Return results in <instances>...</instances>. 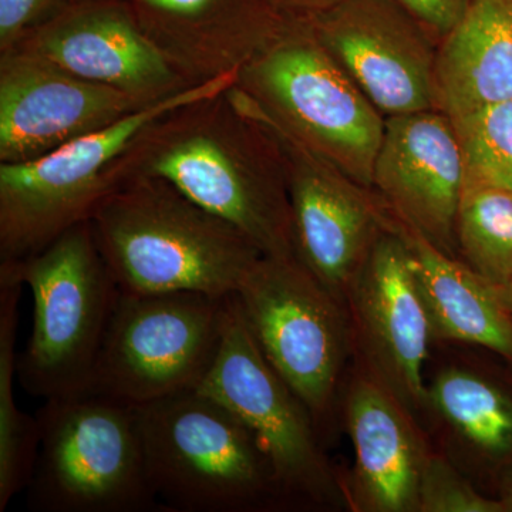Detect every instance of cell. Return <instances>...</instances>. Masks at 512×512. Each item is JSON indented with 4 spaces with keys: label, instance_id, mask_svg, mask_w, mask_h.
I'll use <instances>...</instances> for the list:
<instances>
[{
    "label": "cell",
    "instance_id": "1",
    "mask_svg": "<svg viewBox=\"0 0 512 512\" xmlns=\"http://www.w3.org/2000/svg\"><path fill=\"white\" fill-rule=\"evenodd\" d=\"M228 90L154 121L131 148L128 178L167 181L262 254L298 258L278 148Z\"/></svg>",
    "mask_w": 512,
    "mask_h": 512
},
{
    "label": "cell",
    "instance_id": "2",
    "mask_svg": "<svg viewBox=\"0 0 512 512\" xmlns=\"http://www.w3.org/2000/svg\"><path fill=\"white\" fill-rule=\"evenodd\" d=\"M120 292L237 293L264 256L238 228L160 178L131 177L89 220Z\"/></svg>",
    "mask_w": 512,
    "mask_h": 512
},
{
    "label": "cell",
    "instance_id": "3",
    "mask_svg": "<svg viewBox=\"0 0 512 512\" xmlns=\"http://www.w3.org/2000/svg\"><path fill=\"white\" fill-rule=\"evenodd\" d=\"M238 74L194 84L37 160L0 163V265L16 264L87 222L128 178L138 138L165 114L227 92Z\"/></svg>",
    "mask_w": 512,
    "mask_h": 512
},
{
    "label": "cell",
    "instance_id": "4",
    "mask_svg": "<svg viewBox=\"0 0 512 512\" xmlns=\"http://www.w3.org/2000/svg\"><path fill=\"white\" fill-rule=\"evenodd\" d=\"M0 281L29 286L33 328L18 356L20 386L43 400L89 392L120 289L89 221L37 254L0 265Z\"/></svg>",
    "mask_w": 512,
    "mask_h": 512
},
{
    "label": "cell",
    "instance_id": "5",
    "mask_svg": "<svg viewBox=\"0 0 512 512\" xmlns=\"http://www.w3.org/2000/svg\"><path fill=\"white\" fill-rule=\"evenodd\" d=\"M26 505L36 512L158 510L137 404L94 392L45 400Z\"/></svg>",
    "mask_w": 512,
    "mask_h": 512
},
{
    "label": "cell",
    "instance_id": "6",
    "mask_svg": "<svg viewBox=\"0 0 512 512\" xmlns=\"http://www.w3.org/2000/svg\"><path fill=\"white\" fill-rule=\"evenodd\" d=\"M138 413L163 510L248 511L285 493L252 431L214 397L187 390L138 404Z\"/></svg>",
    "mask_w": 512,
    "mask_h": 512
},
{
    "label": "cell",
    "instance_id": "7",
    "mask_svg": "<svg viewBox=\"0 0 512 512\" xmlns=\"http://www.w3.org/2000/svg\"><path fill=\"white\" fill-rule=\"evenodd\" d=\"M235 86L302 143L372 190L386 117L320 45L308 19L288 16L278 35L242 67Z\"/></svg>",
    "mask_w": 512,
    "mask_h": 512
},
{
    "label": "cell",
    "instance_id": "8",
    "mask_svg": "<svg viewBox=\"0 0 512 512\" xmlns=\"http://www.w3.org/2000/svg\"><path fill=\"white\" fill-rule=\"evenodd\" d=\"M229 298L120 292L89 392L138 406L198 389L221 348Z\"/></svg>",
    "mask_w": 512,
    "mask_h": 512
},
{
    "label": "cell",
    "instance_id": "9",
    "mask_svg": "<svg viewBox=\"0 0 512 512\" xmlns=\"http://www.w3.org/2000/svg\"><path fill=\"white\" fill-rule=\"evenodd\" d=\"M235 301L266 360L319 423L348 353V318L296 256H262Z\"/></svg>",
    "mask_w": 512,
    "mask_h": 512
},
{
    "label": "cell",
    "instance_id": "10",
    "mask_svg": "<svg viewBox=\"0 0 512 512\" xmlns=\"http://www.w3.org/2000/svg\"><path fill=\"white\" fill-rule=\"evenodd\" d=\"M228 93L278 148L299 261L345 305L357 272L386 224V207L375 192L302 143L235 84Z\"/></svg>",
    "mask_w": 512,
    "mask_h": 512
},
{
    "label": "cell",
    "instance_id": "11",
    "mask_svg": "<svg viewBox=\"0 0 512 512\" xmlns=\"http://www.w3.org/2000/svg\"><path fill=\"white\" fill-rule=\"evenodd\" d=\"M197 390L224 404L252 431L285 493L313 503L333 497L332 473L311 413L266 360L235 296L229 298L217 359Z\"/></svg>",
    "mask_w": 512,
    "mask_h": 512
},
{
    "label": "cell",
    "instance_id": "12",
    "mask_svg": "<svg viewBox=\"0 0 512 512\" xmlns=\"http://www.w3.org/2000/svg\"><path fill=\"white\" fill-rule=\"evenodd\" d=\"M320 45L384 117L439 110V43L394 0H345L306 18Z\"/></svg>",
    "mask_w": 512,
    "mask_h": 512
},
{
    "label": "cell",
    "instance_id": "13",
    "mask_svg": "<svg viewBox=\"0 0 512 512\" xmlns=\"http://www.w3.org/2000/svg\"><path fill=\"white\" fill-rule=\"evenodd\" d=\"M348 299L372 376L407 412L429 404L423 370L434 336L433 323L409 249L390 224L389 211L383 231L350 286Z\"/></svg>",
    "mask_w": 512,
    "mask_h": 512
},
{
    "label": "cell",
    "instance_id": "14",
    "mask_svg": "<svg viewBox=\"0 0 512 512\" xmlns=\"http://www.w3.org/2000/svg\"><path fill=\"white\" fill-rule=\"evenodd\" d=\"M148 104L22 50L0 53V163L45 157Z\"/></svg>",
    "mask_w": 512,
    "mask_h": 512
},
{
    "label": "cell",
    "instance_id": "15",
    "mask_svg": "<svg viewBox=\"0 0 512 512\" xmlns=\"http://www.w3.org/2000/svg\"><path fill=\"white\" fill-rule=\"evenodd\" d=\"M22 50L148 103L194 86L148 39L127 0H82L26 36Z\"/></svg>",
    "mask_w": 512,
    "mask_h": 512
},
{
    "label": "cell",
    "instance_id": "16",
    "mask_svg": "<svg viewBox=\"0 0 512 512\" xmlns=\"http://www.w3.org/2000/svg\"><path fill=\"white\" fill-rule=\"evenodd\" d=\"M464 188L463 154L447 114L429 110L386 117L372 190L396 220L454 258Z\"/></svg>",
    "mask_w": 512,
    "mask_h": 512
},
{
    "label": "cell",
    "instance_id": "17",
    "mask_svg": "<svg viewBox=\"0 0 512 512\" xmlns=\"http://www.w3.org/2000/svg\"><path fill=\"white\" fill-rule=\"evenodd\" d=\"M148 39L191 83L238 74L285 25L271 0H127Z\"/></svg>",
    "mask_w": 512,
    "mask_h": 512
},
{
    "label": "cell",
    "instance_id": "18",
    "mask_svg": "<svg viewBox=\"0 0 512 512\" xmlns=\"http://www.w3.org/2000/svg\"><path fill=\"white\" fill-rule=\"evenodd\" d=\"M346 420L363 507L376 512L419 511L427 456L406 407L376 377H360L350 389Z\"/></svg>",
    "mask_w": 512,
    "mask_h": 512
},
{
    "label": "cell",
    "instance_id": "19",
    "mask_svg": "<svg viewBox=\"0 0 512 512\" xmlns=\"http://www.w3.org/2000/svg\"><path fill=\"white\" fill-rule=\"evenodd\" d=\"M409 249L434 336L473 343L512 362V316L497 289L458 258L444 254L389 212Z\"/></svg>",
    "mask_w": 512,
    "mask_h": 512
},
{
    "label": "cell",
    "instance_id": "20",
    "mask_svg": "<svg viewBox=\"0 0 512 512\" xmlns=\"http://www.w3.org/2000/svg\"><path fill=\"white\" fill-rule=\"evenodd\" d=\"M436 86L450 119L512 100V0H473L437 47Z\"/></svg>",
    "mask_w": 512,
    "mask_h": 512
},
{
    "label": "cell",
    "instance_id": "21",
    "mask_svg": "<svg viewBox=\"0 0 512 512\" xmlns=\"http://www.w3.org/2000/svg\"><path fill=\"white\" fill-rule=\"evenodd\" d=\"M22 288L19 282L0 281V512L25 493L40 443L37 417L23 412L15 400Z\"/></svg>",
    "mask_w": 512,
    "mask_h": 512
},
{
    "label": "cell",
    "instance_id": "22",
    "mask_svg": "<svg viewBox=\"0 0 512 512\" xmlns=\"http://www.w3.org/2000/svg\"><path fill=\"white\" fill-rule=\"evenodd\" d=\"M431 404L461 437L485 454L512 451V400L474 373L446 369L427 389Z\"/></svg>",
    "mask_w": 512,
    "mask_h": 512
},
{
    "label": "cell",
    "instance_id": "23",
    "mask_svg": "<svg viewBox=\"0 0 512 512\" xmlns=\"http://www.w3.org/2000/svg\"><path fill=\"white\" fill-rule=\"evenodd\" d=\"M456 237L464 264L495 288L512 279V192L466 185Z\"/></svg>",
    "mask_w": 512,
    "mask_h": 512
},
{
    "label": "cell",
    "instance_id": "24",
    "mask_svg": "<svg viewBox=\"0 0 512 512\" xmlns=\"http://www.w3.org/2000/svg\"><path fill=\"white\" fill-rule=\"evenodd\" d=\"M451 121L463 154L466 185L512 192V100Z\"/></svg>",
    "mask_w": 512,
    "mask_h": 512
},
{
    "label": "cell",
    "instance_id": "25",
    "mask_svg": "<svg viewBox=\"0 0 512 512\" xmlns=\"http://www.w3.org/2000/svg\"><path fill=\"white\" fill-rule=\"evenodd\" d=\"M504 503L488 500L466 483L446 460L427 457L421 471L419 511L501 512Z\"/></svg>",
    "mask_w": 512,
    "mask_h": 512
},
{
    "label": "cell",
    "instance_id": "26",
    "mask_svg": "<svg viewBox=\"0 0 512 512\" xmlns=\"http://www.w3.org/2000/svg\"><path fill=\"white\" fill-rule=\"evenodd\" d=\"M69 5L67 0H0V53L15 49Z\"/></svg>",
    "mask_w": 512,
    "mask_h": 512
},
{
    "label": "cell",
    "instance_id": "27",
    "mask_svg": "<svg viewBox=\"0 0 512 512\" xmlns=\"http://www.w3.org/2000/svg\"><path fill=\"white\" fill-rule=\"evenodd\" d=\"M426 29L437 43L466 16L473 0H394Z\"/></svg>",
    "mask_w": 512,
    "mask_h": 512
},
{
    "label": "cell",
    "instance_id": "28",
    "mask_svg": "<svg viewBox=\"0 0 512 512\" xmlns=\"http://www.w3.org/2000/svg\"><path fill=\"white\" fill-rule=\"evenodd\" d=\"M345 0H271L279 12L293 18H312L319 13L335 8Z\"/></svg>",
    "mask_w": 512,
    "mask_h": 512
},
{
    "label": "cell",
    "instance_id": "29",
    "mask_svg": "<svg viewBox=\"0 0 512 512\" xmlns=\"http://www.w3.org/2000/svg\"><path fill=\"white\" fill-rule=\"evenodd\" d=\"M497 289L498 296H500L501 302L505 306L508 312L511 313L512 316V279L510 282L503 286H498Z\"/></svg>",
    "mask_w": 512,
    "mask_h": 512
},
{
    "label": "cell",
    "instance_id": "30",
    "mask_svg": "<svg viewBox=\"0 0 512 512\" xmlns=\"http://www.w3.org/2000/svg\"><path fill=\"white\" fill-rule=\"evenodd\" d=\"M508 497H507V500L503 501L504 505H505V508H507V510H512V483L510 485V490H508Z\"/></svg>",
    "mask_w": 512,
    "mask_h": 512
},
{
    "label": "cell",
    "instance_id": "31",
    "mask_svg": "<svg viewBox=\"0 0 512 512\" xmlns=\"http://www.w3.org/2000/svg\"><path fill=\"white\" fill-rule=\"evenodd\" d=\"M67 2H69V3H77V2H82V0H67Z\"/></svg>",
    "mask_w": 512,
    "mask_h": 512
}]
</instances>
